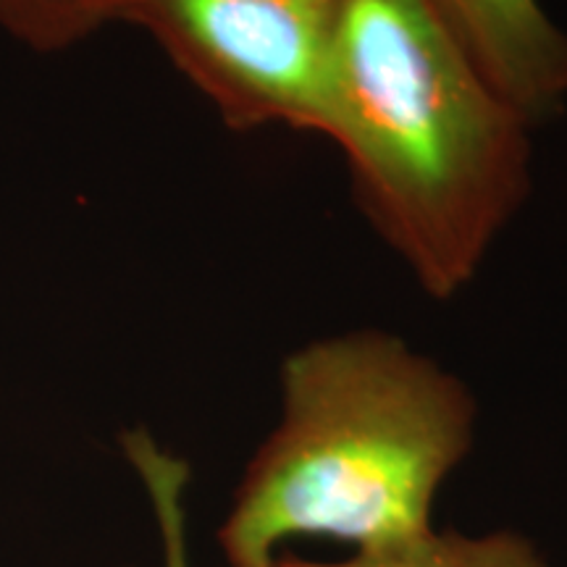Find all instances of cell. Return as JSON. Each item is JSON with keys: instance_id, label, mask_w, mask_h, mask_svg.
I'll return each instance as SVG.
<instances>
[{"instance_id": "obj_5", "label": "cell", "mask_w": 567, "mask_h": 567, "mask_svg": "<svg viewBox=\"0 0 567 567\" xmlns=\"http://www.w3.org/2000/svg\"><path fill=\"white\" fill-rule=\"evenodd\" d=\"M271 567H549V559L534 538L520 530L460 534L431 526L421 534L358 549L337 563H318L281 551Z\"/></svg>"}, {"instance_id": "obj_3", "label": "cell", "mask_w": 567, "mask_h": 567, "mask_svg": "<svg viewBox=\"0 0 567 567\" xmlns=\"http://www.w3.org/2000/svg\"><path fill=\"white\" fill-rule=\"evenodd\" d=\"M347 0H113L234 132H316Z\"/></svg>"}, {"instance_id": "obj_7", "label": "cell", "mask_w": 567, "mask_h": 567, "mask_svg": "<svg viewBox=\"0 0 567 567\" xmlns=\"http://www.w3.org/2000/svg\"><path fill=\"white\" fill-rule=\"evenodd\" d=\"M113 24V0H0V30L40 55L80 45Z\"/></svg>"}, {"instance_id": "obj_4", "label": "cell", "mask_w": 567, "mask_h": 567, "mask_svg": "<svg viewBox=\"0 0 567 567\" xmlns=\"http://www.w3.org/2000/svg\"><path fill=\"white\" fill-rule=\"evenodd\" d=\"M481 74L530 124L567 103V34L538 0H429Z\"/></svg>"}, {"instance_id": "obj_2", "label": "cell", "mask_w": 567, "mask_h": 567, "mask_svg": "<svg viewBox=\"0 0 567 567\" xmlns=\"http://www.w3.org/2000/svg\"><path fill=\"white\" fill-rule=\"evenodd\" d=\"M463 379L386 331L316 339L281 365V415L218 528L229 567H271L295 536L371 549L431 528L476 439Z\"/></svg>"}, {"instance_id": "obj_6", "label": "cell", "mask_w": 567, "mask_h": 567, "mask_svg": "<svg viewBox=\"0 0 567 567\" xmlns=\"http://www.w3.org/2000/svg\"><path fill=\"white\" fill-rule=\"evenodd\" d=\"M124 455L145 486L151 499L155 526L161 536L163 567H193L187 544V505L184 494L189 486V465L155 442L151 431L132 429L122 436Z\"/></svg>"}, {"instance_id": "obj_1", "label": "cell", "mask_w": 567, "mask_h": 567, "mask_svg": "<svg viewBox=\"0 0 567 567\" xmlns=\"http://www.w3.org/2000/svg\"><path fill=\"white\" fill-rule=\"evenodd\" d=\"M530 126L429 0H347L316 134L423 292L476 279L530 189Z\"/></svg>"}]
</instances>
